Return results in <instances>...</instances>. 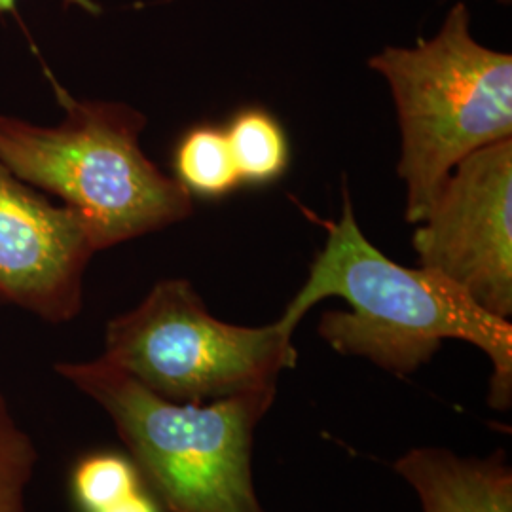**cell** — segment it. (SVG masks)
<instances>
[{"instance_id": "6da1fadb", "label": "cell", "mask_w": 512, "mask_h": 512, "mask_svg": "<svg viewBox=\"0 0 512 512\" xmlns=\"http://www.w3.org/2000/svg\"><path fill=\"white\" fill-rule=\"evenodd\" d=\"M342 215L327 222V241L302 289L283 311L300 323L321 300L338 296L349 311H327L317 332L342 355L363 357L399 378L427 365L446 340H463L492 363L488 403L512 406V325L480 308L456 283L429 268H406L372 245L342 188Z\"/></svg>"}, {"instance_id": "7a4b0ae2", "label": "cell", "mask_w": 512, "mask_h": 512, "mask_svg": "<svg viewBox=\"0 0 512 512\" xmlns=\"http://www.w3.org/2000/svg\"><path fill=\"white\" fill-rule=\"evenodd\" d=\"M46 74L63 110L57 124L0 114V160L21 181L78 213L97 253L192 217L194 198L141 147L145 112L78 99Z\"/></svg>"}, {"instance_id": "3957f363", "label": "cell", "mask_w": 512, "mask_h": 512, "mask_svg": "<svg viewBox=\"0 0 512 512\" xmlns=\"http://www.w3.org/2000/svg\"><path fill=\"white\" fill-rule=\"evenodd\" d=\"M55 372L107 412L165 511L266 512L253 480V442L277 389L181 404L158 397L105 357L61 361Z\"/></svg>"}, {"instance_id": "277c9868", "label": "cell", "mask_w": 512, "mask_h": 512, "mask_svg": "<svg viewBox=\"0 0 512 512\" xmlns=\"http://www.w3.org/2000/svg\"><path fill=\"white\" fill-rule=\"evenodd\" d=\"M368 67L384 76L393 95L406 220L418 224L456 165L512 139V55L480 44L469 8L459 2L435 37L412 48L387 46Z\"/></svg>"}, {"instance_id": "5b68a950", "label": "cell", "mask_w": 512, "mask_h": 512, "mask_svg": "<svg viewBox=\"0 0 512 512\" xmlns=\"http://www.w3.org/2000/svg\"><path fill=\"white\" fill-rule=\"evenodd\" d=\"M298 323L241 327L207 310L188 279H162L105 329V357L171 403L202 404L277 389L296 365Z\"/></svg>"}, {"instance_id": "8992f818", "label": "cell", "mask_w": 512, "mask_h": 512, "mask_svg": "<svg viewBox=\"0 0 512 512\" xmlns=\"http://www.w3.org/2000/svg\"><path fill=\"white\" fill-rule=\"evenodd\" d=\"M412 245L420 266L495 317H511L512 139L480 148L452 169Z\"/></svg>"}, {"instance_id": "52a82bcc", "label": "cell", "mask_w": 512, "mask_h": 512, "mask_svg": "<svg viewBox=\"0 0 512 512\" xmlns=\"http://www.w3.org/2000/svg\"><path fill=\"white\" fill-rule=\"evenodd\" d=\"M97 255L84 220L0 160V300L61 325L80 315Z\"/></svg>"}, {"instance_id": "ba28073f", "label": "cell", "mask_w": 512, "mask_h": 512, "mask_svg": "<svg viewBox=\"0 0 512 512\" xmlns=\"http://www.w3.org/2000/svg\"><path fill=\"white\" fill-rule=\"evenodd\" d=\"M395 471L420 495L423 512H512V471L503 452L480 459L414 448Z\"/></svg>"}, {"instance_id": "9c48e42d", "label": "cell", "mask_w": 512, "mask_h": 512, "mask_svg": "<svg viewBox=\"0 0 512 512\" xmlns=\"http://www.w3.org/2000/svg\"><path fill=\"white\" fill-rule=\"evenodd\" d=\"M173 177L192 198L236 192L243 183L224 128L200 124L184 131L173 152Z\"/></svg>"}, {"instance_id": "30bf717a", "label": "cell", "mask_w": 512, "mask_h": 512, "mask_svg": "<svg viewBox=\"0 0 512 512\" xmlns=\"http://www.w3.org/2000/svg\"><path fill=\"white\" fill-rule=\"evenodd\" d=\"M224 131L241 183L272 184L289 169V137L272 112L260 107L241 109Z\"/></svg>"}, {"instance_id": "8fae6325", "label": "cell", "mask_w": 512, "mask_h": 512, "mask_svg": "<svg viewBox=\"0 0 512 512\" xmlns=\"http://www.w3.org/2000/svg\"><path fill=\"white\" fill-rule=\"evenodd\" d=\"M73 495L84 512H97L143 490L145 482L131 458L97 452L76 463Z\"/></svg>"}, {"instance_id": "7c38bea8", "label": "cell", "mask_w": 512, "mask_h": 512, "mask_svg": "<svg viewBox=\"0 0 512 512\" xmlns=\"http://www.w3.org/2000/svg\"><path fill=\"white\" fill-rule=\"evenodd\" d=\"M37 448L0 391V512H25L37 469Z\"/></svg>"}, {"instance_id": "4fadbf2b", "label": "cell", "mask_w": 512, "mask_h": 512, "mask_svg": "<svg viewBox=\"0 0 512 512\" xmlns=\"http://www.w3.org/2000/svg\"><path fill=\"white\" fill-rule=\"evenodd\" d=\"M97 512H160V503L143 488L135 494L128 495L126 499L110 505L107 509Z\"/></svg>"}, {"instance_id": "5bb4252c", "label": "cell", "mask_w": 512, "mask_h": 512, "mask_svg": "<svg viewBox=\"0 0 512 512\" xmlns=\"http://www.w3.org/2000/svg\"><path fill=\"white\" fill-rule=\"evenodd\" d=\"M67 6H76L88 14H99V6L93 2V0H65ZM4 14H12L16 16L18 14V0H0V16Z\"/></svg>"}, {"instance_id": "9a60e30c", "label": "cell", "mask_w": 512, "mask_h": 512, "mask_svg": "<svg viewBox=\"0 0 512 512\" xmlns=\"http://www.w3.org/2000/svg\"><path fill=\"white\" fill-rule=\"evenodd\" d=\"M499 2H501V4H509L511 0H499Z\"/></svg>"}]
</instances>
